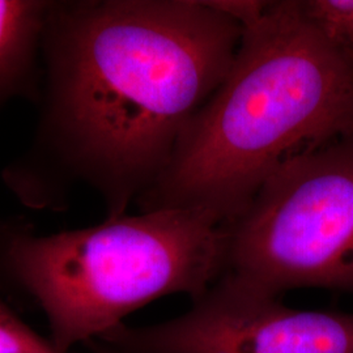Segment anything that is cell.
Here are the masks:
<instances>
[{
  "label": "cell",
  "instance_id": "8992f818",
  "mask_svg": "<svg viewBox=\"0 0 353 353\" xmlns=\"http://www.w3.org/2000/svg\"><path fill=\"white\" fill-rule=\"evenodd\" d=\"M50 0H0V113L41 99L42 36Z\"/></svg>",
  "mask_w": 353,
  "mask_h": 353
},
{
  "label": "cell",
  "instance_id": "52a82bcc",
  "mask_svg": "<svg viewBox=\"0 0 353 353\" xmlns=\"http://www.w3.org/2000/svg\"><path fill=\"white\" fill-rule=\"evenodd\" d=\"M303 6L306 14L330 37L347 48L352 46L353 0H312L303 1Z\"/></svg>",
  "mask_w": 353,
  "mask_h": 353
},
{
  "label": "cell",
  "instance_id": "277c9868",
  "mask_svg": "<svg viewBox=\"0 0 353 353\" xmlns=\"http://www.w3.org/2000/svg\"><path fill=\"white\" fill-rule=\"evenodd\" d=\"M227 272L276 296L353 292V132L265 181L230 224Z\"/></svg>",
  "mask_w": 353,
  "mask_h": 353
},
{
  "label": "cell",
  "instance_id": "9c48e42d",
  "mask_svg": "<svg viewBox=\"0 0 353 353\" xmlns=\"http://www.w3.org/2000/svg\"><path fill=\"white\" fill-rule=\"evenodd\" d=\"M87 344H88L89 348L94 353H121L118 352V351H115L113 348H110L109 345L103 344V343L100 341H89Z\"/></svg>",
  "mask_w": 353,
  "mask_h": 353
},
{
  "label": "cell",
  "instance_id": "7a4b0ae2",
  "mask_svg": "<svg viewBox=\"0 0 353 353\" xmlns=\"http://www.w3.org/2000/svg\"><path fill=\"white\" fill-rule=\"evenodd\" d=\"M234 61L190 118L140 212L202 210L233 223L293 159L353 132V49L303 1H263Z\"/></svg>",
  "mask_w": 353,
  "mask_h": 353
},
{
  "label": "cell",
  "instance_id": "3957f363",
  "mask_svg": "<svg viewBox=\"0 0 353 353\" xmlns=\"http://www.w3.org/2000/svg\"><path fill=\"white\" fill-rule=\"evenodd\" d=\"M230 223L202 210H159L38 234L0 216V290L36 303L52 345L71 353L164 296L201 297L227 272Z\"/></svg>",
  "mask_w": 353,
  "mask_h": 353
},
{
  "label": "cell",
  "instance_id": "5b68a950",
  "mask_svg": "<svg viewBox=\"0 0 353 353\" xmlns=\"http://www.w3.org/2000/svg\"><path fill=\"white\" fill-rule=\"evenodd\" d=\"M96 341L121 353H353V313L290 307L225 272L186 313Z\"/></svg>",
  "mask_w": 353,
  "mask_h": 353
},
{
  "label": "cell",
  "instance_id": "ba28073f",
  "mask_svg": "<svg viewBox=\"0 0 353 353\" xmlns=\"http://www.w3.org/2000/svg\"><path fill=\"white\" fill-rule=\"evenodd\" d=\"M0 353H62L36 334L0 300Z\"/></svg>",
  "mask_w": 353,
  "mask_h": 353
},
{
  "label": "cell",
  "instance_id": "6da1fadb",
  "mask_svg": "<svg viewBox=\"0 0 353 353\" xmlns=\"http://www.w3.org/2000/svg\"><path fill=\"white\" fill-rule=\"evenodd\" d=\"M242 33L214 0H50L36 126L1 182L30 210L65 211L85 186L106 219L126 214L225 79Z\"/></svg>",
  "mask_w": 353,
  "mask_h": 353
}]
</instances>
